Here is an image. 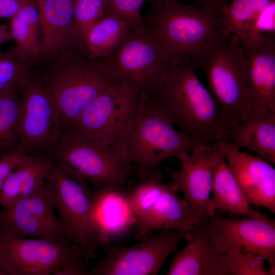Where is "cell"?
Returning a JSON list of instances; mask_svg holds the SVG:
<instances>
[{"mask_svg": "<svg viewBox=\"0 0 275 275\" xmlns=\"http://www.w3.org/2000/svg\"><path fill=\"white\" fill-rule=\"evenodd\" d=\"M196 69L189 60H171L160 81L146 94L195 142L216 146L225 133L219 108Z\"/></svg>", "mask_w": 275, "mask_h": 275, "instance_id": "cell-1", "label": "cell"}, {"mask_svg": "<svg viewBox=\"0 0 275 275\" xmlns=\"http://www.w3.org/2000/svg\"><path fill=\"white\" fill-rule=\"evenodd\" d=\"M115 143L139 182L164 161L201 145L176 127L147 94H139Z\"/></svg>", "mask_w": 275, "mask_h": 275, "instance_id": "cell-2", "label": "cell"}, {"mask_svg": "<svg viewBox=\"0 0 275 275\" xmlns=\"http://www.w3.org/2000/svg\"><path fill=\"white\" fill-rule=\"evenodd\" d=\"M52 96L61 117L62 133L98 95L114 83L100 60L71 44L40 56L31 67Z\"/></svg>", "mask_w": 275, "mask_h": 275, "instance_id": "cell-3", "label": "cell"}, {"mask_svg": "<svg viewBox=\"0 0 275 275\" xmlns=\"http://www.w3.org/2000/svg\"><path fill=\"white\" fill-rule=\"evenodd\" d=\"M190 62L201 68L216 101L225 131L242 122L254 110L245 54L235 35H223Z\"/></svg>", "mask_w": 275, "mask_h": 275, "instance_id": "cell-4", "label": "cell"}, {"mask_svg": "<svg viewBox=\"0 0 275 275\" xmlns=\"http://www.w3.org/2000/svg\"><path fill=\"white\" fill-rule=\"evenodd\" d=\"M145 28L157 39L170 60L191 61L223 35L219 13L178 0H149Z\"/></svg>", "mask_w": 275, "mask_h": 275, "instance_id": "cell-5", "label": "cell"}, {"mask_svg": "<svg viewBox=\"0 0 275 275\" xmlns=\"http://www.w3.org/2000/svg\"><path fill=\"white\" fill-rule=\"evenodd\" d=\"M45 189L59 212L64 228L82 251L88 265L104 244L93 220L95 193L86 178L69 167L52 161Z\"/></svg>", "mask_w": 275, "mask_h": 275, "instance_id": "cell-6", "label": "cell"}, {"mask_svg": "<svg viewBox=\"0 0 275 275\" xmlns=\"http://www.w3.org/2000/svg\"><path fill=\"white\" fill-rule=\"evenodd\" d=\"M129 198L136 217L135 233L139 240L162 230L181 232L185 239L201 223L187 201L163 181L158 169L134 184Z\"/></svg>", "mask_w": 275, "mask_h": 275, "instance_id": "cell-7", "label": "cell"}, {"mask_svg": "<svg viewBox=\"0 0 275 275\" xmlns=\"http://www.w3.org/2000/svg\"><path fill=\"white\" fill-rule=\"evenodd\" d=\"M49 159L79 173L92 184L95 190L132 182L129 177L133 174L132 168L115 143L65 131Z\"/></svg>", "mask_w": 275, "mask_h": 275, "instance_id": "cell-8", "label": "cell"}, {"mask_svg": "<svg viewBox=\"0 0 275 275\" xmlns=\"http://www.w3.org/2000/svg\"><path fill=\"white\" fill-rule=\"evenodd\" d=\"M100 62L113 82L145 94L159 84L170 60L144 26L132 27L120 47Z\"/></svg>", "mask_w": 275, "mask_h": 275, "instance_id": "cell-9", "label": "cell"}, {"mask_svg": "<svg viewBox=\"0 0 275 275\" xmlns=\"http://www.w3.org/2000/svg\"><path fill=\"white\" fill-rule=\"evenodd\" d=\"M17 86L21 98L19 149L26 155L49 159L62 134L56 101L39 76L31 69Z\"/></svg>", "mask_w": 275, "mask_h": 275, "instance_id": "cell-10", "label": "cell"}, {"mask_svg": "<svg viewBox=\"0 0 275 275\" xmlns=\"http://www.w3.org/2000/svg\"><path fill=\"white\" fill-rule=\"evenodd\" d=\"M200 225L213 243L228 256L244 255L265 261L275 271V221L268 217L232 218L216 211Z\"/></svg>", "mask_w": 275, "mask_h": 275, "instance_id": "cell-11", "label": "cell"}, {"mask_svg": "<svg viewBox=\"0 0 275 275\" xmlns=\"http://www.w3.org/2000/svg\"><path fill=\"white\" fill-rule=\"evenodd\" d=\"M80 259H85L82 251L72 242L0 233V264L5 275H53L67 262Z\"/></svg>", "mask_w": 275, "mask_h": 275, "instance_id": "cell-12", "label": "cell"}, {"mask_svg": "<svg viewBox=\"0 0 275 275\" xmlns=\"http://www.w3.org/2000/svg\"><path fill=\"white\" fill-rule=\"evenodd\" d=\"M184 234L173 230L152 232L128 246L112 244L106 256L96 262L89 275H155L166 259L177 252Z\"/></svg>", "mask_w": 275, "mask_h": 275, "instance_id": "cell-13", "label": "cell"}, {"mask_svg": "<svg viewBox=\"0 0 275 275\" xmlns=\"http://www.w3.org/2000/svg\"><path fill=\"white\" fill-rule=\"evenodd\" d=\"M223 155L217 146L199 145L176 157L180 162L179 170H168L170 184L183 195L201 222L216 211L212 207L210 196L214 170Z\"/></svg>", "mask_w": 275, "mask_h": 275, "instance_id": "cell-14", "label": "cell"}, {"mask_svg": "<svg viewBox=\"0 0 275 275\" xmlns=\"http://www.w3.org/2000/svg\"><path fill=\"white\" fill-rule=\"evenodd\" d=\"M54 209L45 186L0 211V233L73 242Z\"/></svg>", "mask_w": 275, "mask_h": 275, "instance_id": "cell-15", "label": "cell"}, {"mask_svg": "<svg viewBox=\"0 0 275 275\" xmlns=\"http://www.w3.org/2000/svg\"><path fill=\"white\" fill-rule=\"evenodd\" d=\"M139 94L127 87L112 84L82 111L65 131L115 143Z\"/></svg>", "mask_w": 275, "mask_h": 275, "instance_id": "cell-16", "label": "cell"}, {"mask_svg": "<svg viewBox=\"0 0 275 275\" xmlns=\"http://www.w3.org/2000/svg\"><path fill=\"white\" fill-rule=\"evenodd\" d=\"M216 146L250 205L275 212V169L259 156L241 151L224 139Z\"/></svg>", "mask_w": 275, "mask_h": 275, "instance_id": "cell-17", "label": "cell"}, {"mask_svg": "<svg viewBox=\"0 0 275 275\" xmlns=\"http://www.w3.org/2000/svg\"><path fill=\"white\" fill-rule=\"evenodd\" d=\"M238 38L246 60L254 110L275 112V36Z\"/></svg>", "mask_w": 275, "mask_h": 275, "instance_id": "cell-18", "label": "cell"}, {"mask_svg": "<svg viewBox=\"0 0 275 275\" xmlns=\"http://www.w3.org/2000/svg\"><path fill=\"white\" fill-rule=\"evenodd\" d=\"M185 240V246L175 254L167 274L233 275L230 257L217 249L200 224Z\"/></svg>", "mask_w": 275, "mask_h": 275, "instance_id": "cell-19", "label": "cell"}, {"mask_svg": "<svg viewBox=\"0 0 275 275\" xmlns=\"http://www.w3.org/2000/svg\"><path fill=\"white\" fill-rule=\"evenodd\" d=\"M134 184L132 182L126 186L94 190L93 220L105 252L112 244L111 239L122 236L135 226L136 217L129 198Z\"/></svg>", "mask_w": 275, "mask_h": 275, "instance_id": "cell-20", "label": "cell"}, {"mask_svg": "<svg viewBox=\"0 0 275 275\" xmlns=\"http://www.w3.org/2000/svg\"><path fill=\"white\" fill-rule=\"evenodd\" d=\"M40 31V56L56 52L72 43L74 0H34Z\"/></svg>", "mask_w": 275, "mask_h": 275, "instance_id": "cell-21", "label": "cell"}, {"mask_svg": "<svg viewBox=\"0 0 275 275\" xmlns=\"http://www.w3.org/2000/svg\"><path fill=\"white\" fill-rule=\"evenodd\" d=\"M224 139L254 152L275 164V112L253 110L241 123L225 131Z\"/></svg>", "mask_w": 275, "mask_h": 275, "instance_id": "cell-22", "label": "cell"}, {"mask_svg": "<svg viewBox=\"0 0 275 275\" xmlns=\"http://www.w3.org/2000/svg\"><path fill=\"white\" fill-rule=\"evenodd\" d=\"M51 166L46 157L25 154L1 189L0 205L7 207L42 190Z\"/></svg>", "mask_w": 275, "mask_h": 275, "instance_id": "cell-23", "label": "cell"}, {"mask_svg": "<svg viewBox=\"0 0 275 275\" xmlns=\"http://www.w3.org/2000/svg\"><path fill=\"white\" fill-rule=\"evenodd\" d=\"M133 26L127 19L106 12L88 29L79 48L93 59H103L120 47Z\"/></svg>", "mask_w": 275, "mask_h": 275, "instance_id": "cell-24", "label": "cell"}, {"mask_svg": "<svg viewBox=\"0 0 275 275\" xmlns=\"http://www.w3.org/2000/svg\"><path fill=\"white\" fill-rule=\"evenodd\" d=\"M211 203L215 211L242 216L266 218L267 216L252 208L231 172L224 155L213 172Z\"/></svg>", "mask_w": 275, "mask_h": 275, "instance_id": "cell-25", "label": "cell"}, {"mask_svg": "<svg viewBox=\"0 0 275 275\" xmlns=\"http://www.w3.org/2000/svg\"><path fill=\"white\" fill-rule=\"evenodd\" d=\"M10 31L14 48L31 66L41 50L40 28L34 0H21L17 13L11 18Z\"/></svg>", "mask_w": 275, "mask_h": 275, "instance_id": "cell-26", "label": "cell"}, {"mask_svg": "<svg viewBox=\"0 0 275 275\" xmlns=\"http://www.w3.org/2000/svg\"><path fill=\"white\" fill-rule=\"evenodd\" d=\"M21 98L17 85L0 90V157L19 149Z\"/></svg>", "mask_w": 275, "mask_h": 275, "instance_id": "cell-27", "label": "cell"}, {"mask_svg": "<svg viewBox=\"0 0 275 275\" xmlns=\"http://www.w3.org/2000/svg\"><path fill=\"white\" fill-rule=\"evenodd\" d=\"M272 0H230L220 12L223 35H248L260 12Z\"/></svg>", "mask_w": 275, "mask_h": 275, "instance_id": "cell-28", "label": "cell"}, {"mask_svg": "<svg viewBox=\"0 0 275 275\" xmlns=\"http://www.w3.org/2000/svg\"><path fill=\"white\" fill-rule=\"evenodd\" d=\"M108 0H74L72 43L79 47L88 29L106 13Z\"/></svg>", "mask_w": 275, "mask_h": 275, "instance_id": "cell-29", "label": "cell"}, {"mask_svg": "<svg viewBox=\"0 0 275 275\" xmlns=\"http://www.w3.org/2000/svg\"><path fill=\"white\" fill-rule=\"evenodd\" d=\"M30 65L16 51L14 47L0 51V90L17 85L30 71Z\"/></svg>", "mask_w": 275, "mask_h": 275, "instance_id": "cell-30", "label": "cell"}, {"mask_svg": "<svg viewBox=\"0 0 275 275\" xmlns=\"http://www.w3.org/2000/svg\"><path fill=\"white\" fill-rule=\"evenodd\" d=\"M147 1L149 0H108L106 12L127 19L134 27H143L141 9Z\"/></svg>", "mask_w": 275, "mask_h": 275, "instance_id": "cell-31", "label": "cell"}, {"mask_svg": "<svg viewBox=\"0 0 275 275\" xmlns=\"http://www.w3.org/2000/svg\"><path fill=\"white\" fill-rule=\"evenodd\" d=\"M258 35L275 36V0H272L257 15L246 36Z\"/></svg>", "mask_w": 275, "mask_h": 275, "instance_id": "cell-32", "label": "cell"}, {"mask_svg": "<svg viewBox=\"0 0 275 275\" xmlns=\"http://www.w3.org/2000/svg\"><path fill=\"white\" fill-rule=\"evenodd\" d=\"M25 155L21 150L17 149L0 157V190L8 177Z\"/></svg>", "mask_w": 275, "mask_h": 275, "instance_id": "cell-33", "label": "cell"}, {"mask_svg": "<svg viewBox=\"0 0 275 275\" xmlns=\"http://www.w3.org/2000/svg\"><path fill=\"white\" fill-rule=\"evenodd\" d=\"M88 266L85 259L71 261L61 266L53 275H89Z\"/></svg>", "mask_w": 275, "mask_h": 275, "instance_id": "cell-34", "label": "cell"}, {"mask_svg": "<svg viewBox=\"0 0 275 275\" xmlns=\"http://www.w3.org/2000/svg\"><path fill=\"white\" fill-rule=\"evenodd\" d=\"M21 0H0V18H12L18 11Z\"/></svg>", "mask_w": 275, "mask_h": 275, "instance_id": "cell-35", "label": "cell"}, {"mask_svg": "<svg viewBox=\"0 0 275 275\" xmlns=\"http://www.w3.org/2000/svg\"><path fill=\"white\" fill-rule=\"evenodd\" d=\"M205 7L220 10L226 6L230 0H188Z\"/></svg>", "mask_w": 275, "mask_h": 275, "instance_id": "cell-36", "label": "cell"}, {"mask_svg": "<svg viewBox=\"0 0 275 275\" xmlns=\"http://www.w3.org/2000/svg\"><path fill=\"white\" fill-rule=\"evenodd\" d=\"M12 40L10 28L6 24L0 23V46Z\"/></svg>", "mask_w": 275, "mask_h": 275, "instance_id": "cell-37", "label": "cell"}, {"mask_svg": "<svg viewBox=\"0 0 275 275\" xmlns=\"http://www.w3.org/2000/svg\"><path fill=\"white\" fill-rule=\"evenodd\" d=\"M0 275H5V273L0 264Z\"/></svg>", "mask_w": 275, "mask_h": 275, "instance_id": "cell-38", "label": "cell"}]
</instances>
